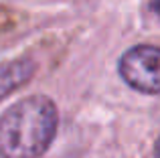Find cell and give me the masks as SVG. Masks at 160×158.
I'll return each mask as SVG.
<instances>
[{"instance_id": "obj_3", "label": "cell", "mask_w": 160, "mask_h": 158, "mask_svg": "<svg viewBox=\"0 0 160 158\" xmlns=\"http://www.w3.org/2000/svg\"><path fill=\"white\" fill-rule=\"evenodd\" d=\"M35 73V63L27 57L0 63V99L22 87Z\"/></svg>"}, {"instance_id": "obj_4", "label": "cell", "mask_w": 160, "mask_h": 158, "mask_svg": "<svg viewBox=\"0 0 160 158\" xmlns=\"http://www.w3.org/2000/svg\"><path fill=\"white\" fill-rule=\"evenodd\" d=\"M154 156H156V158H160V138H158L156 146H154Z\"/></svg>"}, {"instance_id": "obj_1", "label": "cell", "mask_w": 160, "mask_h": 158, "mask_svg": "<svg viewBox=\"0 0 160 158\" xmlns=\"http://www.w3.org/2000/svg\"><path fill=\"white\" fill-rule=\"evenodd\" d=\"M59 126L57 106L47 95H28L0 118V158H41Z\"/></svg>"}, {"instance_id": "obj_2", "label": "cell", "mask_w": 160, "mask_h": 158, "mask_svg": "<svg viewBox=\"0 0 160 158\" xmlns=\"http://www.w3.org/2000/svg\"><path fill=\"white\" fill-rule=\"evenodd\" d=\"M122 79L142 93H160V47L136 45L122 55L118 65Z\"/></svg>"}]
</instances>
